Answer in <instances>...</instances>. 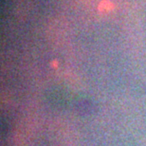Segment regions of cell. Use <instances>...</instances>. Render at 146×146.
<instances>
[{
	"label": "cell",
	"instance_id": "1",
	"mask_svg": "<svg viewBox=\"0 0 146 146\" xmlns=\"http://www.w3.org/2000/svg\"><path fill=\"white\" fill-rule=\"evenodd\" d=\"M112 9H113V4L110 1H106V0L102 1L100 3V5H99V10L101 11H109Z\"/></svg>",
	"mask_w": 146,
	"mask_h": 146
}]
</instances>
